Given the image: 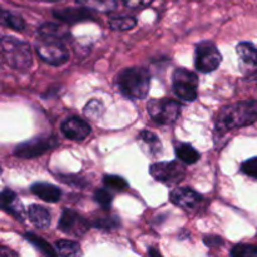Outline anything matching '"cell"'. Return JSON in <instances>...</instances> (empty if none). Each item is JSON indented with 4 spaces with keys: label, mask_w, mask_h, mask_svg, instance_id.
<instances>
[{
    "label": "cell",
    "mask_w": 257,
    "mask_h": 257,
    "mask_svg": "<svg viewBox=\"0 0 257 257\" xmlns=\"http://www.w3.org/2000/svg\"><path fill=\"white\" fill-rule=\"evenodd\" d=\"M257 122V100L248 99L222 108L216 119V130L225 133Z\"/></svg>",
    "instance_id": "cell-1"
},
{
    "label": "cell",
    "mask_w": 257,
    "mask_h": 257,
    "mask_svg": "<svg viewBox=\"0 0 257 257\" xmlns=\"http://www.w3.org/2000/svg\"><path fill=\"white\" fill-rule=\"evenodd\" d=\"M150 73L143 67L125 68L118 75V88L130 99H145L150 92Z\"/></svg>",
    "instance_id": "cell-2"
},
{
    "label": "cell",
    "mask_w": 257,
    "mask_h": 257,
    "mask_svg": "<svg viewBox=\"0 0 257 257\" xmlns=\"http://www.w3.org/2000/svg\"><path fill=\"white\" fill-rule=\"evenodd\" d=\"M2 58L5 64L14 69H28L33 63L29 44L9 35L2 38Z\"/></svg>",
    "instance_id": "cell-3"
},
{
    "label": "cell",
    "mask_w": 257,
    "mask_h": 257,
    "mask_svg": "<svg viewBox=\"0 0 257 257\" xmlns=\"http://www.w3.org/2000/svg\"><path fill=\"white\" fill-rule=\"evenodd\" d=\"M35 50L42 60L50 65L59 67L69 59V53L59 38L40 35L35 40Z\"/></svg>",
    "instance_id": "cell-4"
},
{
    "label": "cell",
    "mask_w": 257,
    "mask_h": 257,
    "mask_svg": "<svg viewBox=\"0 0 257 257\" xmlns=\"http://www.w3.org/2000/svg\"><path fill=\"white\" fill-rule=\"evenodd\" d=\"M150 117L158 124H172L181 114V104L173 99H151L147 104Z\"/></svg>",
    "instance_id": "cell-5"
},
{
    "label": "cell",
    "mask_w": 257,
    "mask_h": 257,
    "mask_svg": "<svg viewBox=\"0 0 257 257\" xmlns=\"http://www.w3.org/2000/svg\"><path fill=\"white\" fill-rule=\"evenodd\" d=\"M173 92L186 102H192L197 98L198 77L191 70L185 68H178L175 70L172 77Z\"/></svg>",
    "instance_id": "cell-6"
},
{
    "label": "cell",
    "mask_w": 257,
    "mask_h": 257,
    "mask_svg": "<svg viewBox=\"0 0 257 257\" xmlns=\"http://www.w3.org/2000/svg\"><path fill=\"white\" fill-rule=\"evenodd\" d=\"M150 173L156 181L166 185H177L185 178L186 167L183 162L168 161V162L153 163L150 167Z\"/></svg>",
    "instance_id": "cell-7"
},
{
    "label": "cell",
    "mask_w": 257,
    "mask_h": 257,
    "mask_svg": "<svg viewBox=\"0 0 257 257\" xmlns=\"http://www.w3.org/2000/svg\"><path fill=\"white\" fill-rule=\"evenodd\" d=\"M222 62V55L218 52L215 43L205 42L198 43L196 47L195 65L196 69L201 73H211L218 68Z\"/></svg>",
    "instance_id": "cell-8"
},
{
    "label": "cell",
    "mask_w": 257,
    "mask_h": 257,
    "mask_svg": "<svg viewBox=\"0 0 257 257\" xmlns=\"http://www.w3.org/2000/svg\"><path fill=\"white\" fill-rule=\"evenodd\" d=\"M57 146L58 140L54 136H39L18 145L14 150V155L19 158H35Z\"/></svg>",
    "instance_id": "cell-9"
},
{
    "label": "cell",
    "mask_w": 257,
    "mask_h": 257,
    "mask_svg": "<svg viewBox=\"0 0 257 257\" xmlns=\"http://www.w3.org/2000/svg\"><path fill=\"white\" fill-rule=\"evenodd\" d=\"M58 228L67 235L79 237L89 230V222L74 210L64 208L58 223Z\"/></svg>",
    "instance_id": "cell-10"
},
{
    "label": "cell",
    "mask_w": 257,
    "mask_h": 257,
    "mask_svg": "<svg viewBox=\"0 0 257 257\" xmlns=\"http://www.w3.org/2000/svg\"><path fill=\"white\" fill-rule=\"evenodd\" d=\"M202 200L203 197L200 193L188 187H176L170 193V201L173 205L187 208V210L197 208L202 202Z\"/></svg>",
    "instance_id": "cell-11"
},
{
    "label": "cell",
    "mask_w": 257,
    "mask_h": 257,
    "mask_svg": "<svg viewBox=\"0 0 257 257\" xmlns=\"http://www.w3.org/2000/svg\"><path fill=\"white\" fill-rule=\"evenodd\" d=\"M62 132L67 138L74 141H82L88 137L90 127L87 122L77 117H70L62 123Z\"/></svg>",
    "instance_id": "cell-12"
},
{
    "label": "cell",
    "mask_w": 257,
    "mask_h": 257,
    "mask_svg": "<svg viewBox=\"0 0 257 257\" xmlns=\"http://www.w3.org/2000/svg\"><path fill=\"white\" fill-rule=\"evenodd\" d=\"M2 208L14 216L17 220H25V210L18 196L9 188H4L2 192Z\"/></svg>",
    "instance_id": "cell-13"
},
{
    "label": "cell",
    "mask_w": 257,
    "mask_h": 257,
    "mask_svg": "<svg viewBox=\"0 0 257 257\" xmlns=\"http://www.w3.org/2000/svg\"><path fill=\"white\" fill-rule=\"evenodd\" d=\"M138 143L146 155L151 157H157L162 152V143L160 138L150 131H142L138 135Z\"/></svg>",
    "instance_id": "cell-14"
},
{
    "label": "cell",
    "mask_w": 257,
    "mask_h": 257,
    "mask_svg": "<svg viewBox=\"0 0 257 257\" xmlns=\"http://www.w3.org/2000/svg\"><path fill=\"white\" fill-rule=\"evenodd\" d=\"M32 192L35 196H38L39 198H42L45 202H58L62 197V191L58 187H55L54 185H50V183H34V185L30 187Z\"/></svg>",
    "instance_id": "cell-15"
},
{
    "label": "cell",
    "mask_w": 257,
    "mask_h": 257,
    "mask_svg": "<svg viewBox=\"0 0 257 257\" xmlns=\"http://www.w3.org/2000/svg\"><path fill=\"white\" fill-rule=\"evenodd\" d=\"M54 15L58 19L63 20L65 23H77L82 22V20L89 19L92 18V14L89 13L88 8H65V9L55 10Z\"/></svg>",
    "instance_id": "cell-16"
},
{
    "label": "cell",
    "mask_w": 257,
    "mask_h": 257,
    "mask_svg": "<svg viewBox=\"0 0 257 257\" xmlns=\"http://www.w3.org/2000/svg\"><path fill=\"white\" fill-rule=\"evenodd\" d=\"M240 62L243 67L253 68L257 65V48L248 42H242L236 47Z\"/></svg>",
    "instance_id": "cell-17"
},
{
    "label": "cell",
    "mask_w": 257,
    "mask_h": 257,
    "mask_svg": "<svg viewBox=\"0 0 257 257\" xmlns=\"http://www.w3.org/2000/svg\"><path fill=\"white\" fill-rule=\"evenodd\" d=\"M28 216H29L33 225L37 226V227L39 228L49 227L50 222H52V217H50L49 211L39 205L30 206L29 210H28Z\"/></svg>",
    "instance_id": "cell-18"
},
{
    "label": "cell",
    "mask_w": 257,
    "mask_h": 257,
    "mask_svg": "<svg viewBox=\"0 0 257 257\" xmlns=\"http://www.w3.org/2000/svg\"><path fill=\"white\" fill-rule=\"evenodd\" d=\"M176 156L185 165H193L200 160V153L190 143H181L176 147Z\"/></svg>",
    "instance_id": "cell-19"
},
{
    "label": "cell",
    "mask_w": 257,
    "mask_h": 257,
    "mask_svg": "<svg viewBox=\"0 0 257 257\" xmlns=\"http://www.w3.org/2000/svg\"><path fill=\"white\" fill-rule=\"evenodd\" d=\"M78 2L88 9L102 13H109L117 7V0H78Z\"/></svg>",
    "instance_id": "cell-20"
},
{
    "label": "cell",
    "mask_w": 257,
    "mask_h": 257,
    "mask_svg": "<svg viewBox=\"0 0 257 257\" xmlns=\"http://www.w3.org/2000/svg\"><path fill=\"white\" fill-rule=\"evenodd\" d=\"M58 255L60 256H79L82 255L79 245L70 240H59L55 242Z\"/></svg>",
    "instance_id": "cell-21"
},
{
    "label": "cell",
    "mask_w": 257,
    "mask_h": 257,
    "mask_svg": "<svg viewBox=\"0 0 257 257\" xmlns=\"http://www.w3.org/2000/svg\"><path fill=\"white\" fill-rule=\"evenodd\" d=\"M38 32H39L40 35H48V37L59 38V39L67 38L69 35V32H68L67 28L58 24H52V23H47V24L42 25Z\"/></svg>",
    "instance_id": "cell-22"
},
{
    "label": "cell",
    "mask_w": 257,
    "mask_h": 257,
    "mask_svg": "<svg viewBox=\"0 0 257 257\" xmlns=\"http://www.w3.org/2000/svg\"><path fill=\"white\" fill-rule=\"evenodd\" d=\"M24 237H25V240L29 241L32 245H34L38 250L42 251L44 255H47V256H57L58 255V252H55L54 248H53L52 246L47 242V241L43 240L42 237H38V236L34 235V233L28 232V233H25Z\"/></svg>",
    "instance_id": "cell-23"
},
{
    "label": "cell",
    "mask_w": 257,
    "mask_h": 257,
    "mask_svg": "<svg viewBox=\"0 0 257 257\" xmlns=\"http://www.w3.org/2000/svg\"><path fill=\"white\" fill-rule=\"evenodd\" d=\"M137 24V20L133 17H114L109 19V27L113 30H120V32H124V30L132 29L133 27H136Z\"/></svg>",
    "instance_id": "cell-24"
},
{
    "label": "cell",
    "mask_w": 257,
    "mask_h": 257,
    "mask_svg": "<svg viewBox=\"0 0 257 257\" xmlns=\"http://www.w3.org/2000/svg\"><path fill=\"white\" fill-rule=\"evenodd\" d=\"M103 113H104V107H103V103L98 99L89 100L84 107V114L93 120L99 119Z\"/></svg>",
    "instance_id": "cell-25"
},
{
    "label": "cell",
    "mask_w": 257,
    "mask_h": 257,
    "mask_svg": "<svg viewBox=\"0 0 257 257\" xmlns=\"http://www.w3.org/2000/svg\"><path fill=\"white\" fill-rule=\"evenodd\" d=\"M2 22L4 25L13 28V29L15 30H23L25 27V23L22 17H19V15L17 14H13V13L9 12H3Z\"/></svg>",
    "instance_id": "cell-26"
},
{
    "label": "cell",
    "mask_w": 257,
    "mask_h": 257,
    "mask_svg": "<svg viewBox=\"0 0 257 257\" xmlns=\"http://www.w3.org/2000/svg\"><path fill=\"white\" fill-rule=\"evenodd\" d=\"M103 183H104L107 188L115 191H122L128 187L127 181L123 177H120V176L115 175H105L104 178H103Z\"/></svg>",
    "instance_id": "cell-27"
},
{
    "label": "cell",
    "mask_w": 257,
    "mask_h": 257,
    "mask_svg": "<svg viewBox=\"0 0 257 257\" xmlns=\"http://www.w3.org/2000/svg\"><path fill=\"white\" fill-rule=\"evenodd\" d=\"M120 225V221L115 216H102L93 221V226L95 228H102V230H113Z\"/></svg>",
    "instance_id": "cell-28"
},
{
    "label": "cell",
    "mask_w": 257,
    "mask_h": 257,
    "mask_svg": "<svg viewBox=\"0 0 257 257\" xmlns=\"http://www.w3.org/2000/svg\"><path fill=\"white\" fill-rule=\"evenodd\" d=\"M94 201L100 207H103L104 210H108L112 206L113 196L107 188H98L94 192Z\"/></svg>",
    "instance_id": "cell-29"
},
{
    "label": "cell",
    "mask_w": 257,
    "mask_h": 257,
    "mask_svg": "<svg viewBox=\"0 0 257 257\" xmlns=\"http://www.w3.org/2000/svg\"><path fill=\"white\" fill-rule=\"evenodd\" d=\"M231 256H233V257H257V246L245 245V243L236 245L235 247L231 250Z\"/></svg>",
    "instance_id": "cell-30"
},
{
    "label": "cell",
    "mask_w": 257,
    "mask_h": 257,
    "mask_svg": "<svg viewBox=\"0 0 257 257\" xmlns=\"http://www.w3.org/2000/svg\"><path fill=\"white\" fill-rule=\"evenodd\" d=\"M241 170L245 175L250 176V177L256 178L257 180V157H252L250 160L245 161L241 165Z\"/></svg>",
    "instance_id": "cell-31"
},
{
    "label": "cell",
    "mask_w": 257,
    "mask_h": 257,
    "mask_svg": "<svg viewBox=\"0 0 257 257\" xmlns=\"http://www.w3.org/2000/svg\"><path fill=\"white\" fill-rule=\"evenodd\" d=\"M152 2L153 0H123V3L130 8H145Z\"/></svg>",
    "instance_id": "cell-32"
},
{
    "label": "cell",
    "mask_w": 257,
    "mask_h": 257,
    "mask_svg": "<svg viewBox=\"0 0 257 257\" xmlns=\"http://www.w3.org/2000/svg\"><path fill=\"white\" fill-rule=\"evenodd\" d=\"M205 243L210 247H215V246H222L223 245V240L218 236H207L205 238Z\"/></svg>",
    "instance_id": "cell-33"
},
{
    "label": "cell",
    "mask_w": 257,
    "mask_h": 257,
    "mask_svg": "<svg viewBox=\"0 0 257 257\" xmlns=\"http://www.w3.org/2000/svg\"><path fill=\"white\" fill-rule=\"evenodd\" d=\"M148 255H151V256H161V252H160V251L153 250V248H151V250L148 251Z\"/></svg>",
    "instance_id": "cell-34"
}]
</instances>
